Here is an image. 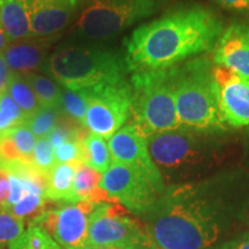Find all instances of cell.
<instances>
[{"label": "cell", "instance_id": "cell-5", "mask_svg": "<svg viewBox=\"0 0 249 249\" xmlns=\"http://www.w3.org/2000/svg\"><path fill=\"white\" fill-rule=\"evenodd\" d=\"M133 104L129 124L144 136L181 129L171 71L132 74Z\"/></svg>", "mask_w": 249, "mask_h": 249}, {"label": "cell", "instance_id": "cell-33", "mask_svg": "<svg viewBox=\"0 0 249 249\" xmlns=\"http://www.w3.org/2000/svg\"><path fill=\"white\" fill-rule=\"evenodd\" d=\"M8 179H9V193L8 197L6 200L4 207L1 208L2 210L7 211L9 208L13 207L14 204H17L18 201H21L26 196L28 193L24 188V185L22 180L18 178L15 174L8 173Z\"/></svg>", "mask_w": 249, "mask_h": 249}, {"label": "cell", "instance_id": "cell-36", "mask_svg": "<svg viewBox=\"0 0 249 249\" xmlns=\"http://www.w3.org/2000/svg\"><path fill=\"white\" fill-rule=\"evenodd\" d=\"M9 193V179L8 173L0 169V209L4 207Z\"/></svg>", "mask_w": 249, "mask_h": 249}, {"label": "cell", "instance_id": "cell-19", "mask_svg": "<svg viewBox=\"0 0 249 249\" xmlns=\"http://www.w3.org/2000/svg\"><path fill=\"white\" fill-rule=\"evenodd\" d=\"M81 161L99 173H104L112 164L111 152L105 139L90 132L87 134L82 141Z\"/></svg>", "mask_w": 249, "mask_h": 249}, {"label": "cell", "instance_id": "cell-38", "mask_svg": "<svg viewBox=\"0 0 249 249\" xmlns=\"http://www.w3.org/2000/svg\"><path fill=\"white\" fill-rule=\"evenodd\" d=\"M233 249H249V240L241 242V244L239 245L238 247H235V248H233Z\"/></svg>", "mask_w": 249, "mask_h": 249}, {"label": "cell", "instance_id": "cell-13", "mask_svg": "<svg viewBox=\"0 0 249 249\" xmlns=\"http://www.w3.org/2000/svg\"><path fill=\"white\" fill-rule=\"evenodd\" d=\"M181 129L148 136V150L155 164L166 169H176L200 160L201 155L196 149L193 136Z\"/></svg>", "mask_w": 249, "mask_h": 249}, {"label": "cell", "instance_id": "cell-14", "mask_svg": "<svg viewBox=\"0 0 249 249\" xmlns=\"http://www.w3.org/2000/svg\"><path fill=\"white\" fill-rule=\"evenodd\" d=\"M211 59L213 65L249 80V22H235L224 29Z\"/></svg>", "mask_w": 249, "mask_h": 249}, {"label": "cell", "instance_id": "cell-35", "mask_svg": "<svg viewBox=\"0 0 249 249\" xmlns=\"http://www.w3.org/2000/svg\"><path fill=\"white\" fill-rule=\"evenodd\" d=\"M224 8L249 13V0H217Z\"/></svg>", "mask_w": 249, "mask_h": 249}, {"label": "cell", "instance_id": "cell-23", "mask_svg": "<svg viewBox=\"0 0 249 249\" xmlns=\"http://www.w3.org/2000/svg\"><path fill=\"white\" fill-rule=\"evenodd\" d=\"M29 85L35 92L40 107L59 108L61 98V89L48 77L36 73L24 74Z\"/></svg>", "mask_w": 249, "mask_h": 249}, {"label": "cell", "instance_id": "cell-11", "mask_svg": "<svg viewBox=\"0 0 249 249\" xmlns=\"http://www.w3.org/2000/svg\"><path fill=\"white\" fill-rule=\"evenodd\" d=\"M219 112L226 126H249V80L229 68L213 65Z\"/></svg>", "mask_w": 249, "mask_h": 249}, {"label": "cell", "instance_id": "cell-7", "mask_svg": "<svg viewBox=\"0 0 249 249\" xmlns=\"http://www.w3.org/2000/svg\"><path fill=\"white\" fill-rule=\"evenodd\" d=\"M88 242L95 247L149 249L152 239L138 220L130 218L118 202L95 205L89 216Z\"/></svg>", "mask_w": 249, "mask_h": 249}, {"label": "cell", "instance_id": "cell-21", "mask_svg": "<svg viewBox=\"0 0 249 249\" xmlns=\"http://www.w3.org/2000/svg\"><path fill=\"white\" fill-rule=\"evenodd\" d=\"M7 92L22 110L27 119L40 108L35 92L22 74L13 71V75L7 87Z\"/></svg>", "mask_w": 249, "mask_h": 249}, {"label": "cell", "instance_id": "cell-12", "mask_svg": "<svg viewBox=\"0 0 249 249\" xmlns=\"http://www.w3.org/2000/svg\"><path fill=\"white\" fill-rule=\"evenodd\" d=\"M112 161L128 165L144 173L155 185L164 189L163 179L156 164L152 161L148 150L147 139L141 135L132 124L127 123L108 139Z\"/></svg>", "mask_w": 249, "mask_h": 249}, {"label": "cell", "instance_id": "cell-15", "mask_svg": "<svg viewBox=\"0 0 249 249\" xmlns=\"http://www.w3.org/2000/svg\"><path fill=\"white\" fill-rule=\"evenodd\" d=\"M29 15L33 35L57 34L70 22L82 0H21Z\"/></svg>", "mask_w": 249, "mask_h": 249}, {"label": "cell", "instance_id": "cell-32", "mask_svg": "<svg viewBox=\"0 0 249 249\" xmlns=\"http://www.w3.org/2000/svg\"><path fill=\"white\" fill-rule=\"evenodd\" d=\"M82 141H70L59 145L54 152L55 164H67L81 161Z\"/></svg>", "mask_w": 249, "mask_h": 249}, {"label": "cell", "instance_id": "cell-34", "mask_svg": "<svg viewBox=\"0 0 249 249\" xmlns=\"http://www.w3.org/2000/svg\"><path fill=\"white\" fill-rule=\"evenodd\" d=\"M12 75H13V71L9 68L4 53L0 52V93L7 91V87Z\"/></svg>", "mask_w": 249, "mask_h": 249}, {"label": "cell", "instance_id": "cell-31", "mask_svg": "<svg viewBox=\"0 0 249 249\" xmlns=\"http://www.w3.org/2000/svg\"><path fill=\"white\" fill-rule=\"evenodd\" d=\"M18 161H26L18 152L17 145L9 132L0 134V167L18 163Z\"/></svg>", "mask_w": 249, "mask_h": 249}, {"label": "cell", "instance_id": "cell-27", "mask_svg": "<svg viewBox=\"0 0 249 249\" xmlns=\"http://www.w3.org/2000/svg\"><path fill=\"white\" fill-rule=\"evenodd\" d=\"M9 134L13 138L15 145H17L18 152L22 156V158L28 163H33L34 148L36 144V136L31 132L26 123L18 124L13 129L8 130Z\"/></svg>", "mask_w": 249, "mask_h": 249}, {"label": "cell", "instance_id": "cell-18", "mask_svg": "<svg viewBox=\"0 0 249 249\" xmlns=\"http://www.w3.org/2000/svg\"><path fill=\"white\" fill-rule=\"evenodd\" d=\"M76 161L55 164L49 173V183L45 198L57 203H71V186L75 176Z\"/></svg>", "mask_w": 249, "mask_h": 249}, {"label": "cell", "instance_id": "cell-20", "mask_svg": "<svg viewBox=\"0 0 249 249\" xmlns=\"http://www.w3.org/2000/svg\"><path fill=\"white\" fill-rule=\"evenodd\" d=\"M102 181V173L96 171L82 161H76L75 176L71 186V203L91 200L93 193L99 188Z\"/></svg>", "mask_w": 249, "mask_h": 249}, {"label": "cell", "instance_id": "cell-17", "mask_svg": "<svg viewBox=\"0 0 249 249\" xmlns=\"http://www.w3.org/2000/svg\"><path fill=\"white\" fill-rule=\"evenodd\" d=\"M45 51V42H23L18 44H8L2 53L9 68L14 73L24 75V74L33 73L34 70L39 67L44 59Z\"/></svg>", "mask_w": 249, "mask_h": 249}, {"label": "cell", "instance_id": "cell-39", "mask_svg": "<svg viewBox=\"0 0 249 249\" xmlns=\"http://www.w3.org/2000/svg\"><path fill=\"white\" fill-rule=\"evenodd\" d=\"M149 249H161V248H157V247H155V246H152V247H150Z\"/></svg>", "mask_w": 249, "mask_h": 249}, {"label": "cell", "instance_id": "cell-30", "mask_svg": "<svg viewBox=\"0 0 249 249\" xmlns=\"http://www.w3.org/2000/svg\"><path fill=\"white\" fill-rule=\"evenodd\" d=\"M46 201L48 200L40 195L27 194L22 200L18 201L12 208H9L7 211L14 214L15 217L23 219V218L31 216V214H36L37 213L39 214L43 213L45 210Z\"/></svg>", "mask_w": 249, "mask_h": 249}, {"label": "cell", "instance_id": "cell-4", "mask_svg": "<svg viewBox=\"0 0 249 249\" xmlns=\"http://www.w3.org/2000/svg\"><path fill=\"white\" fill-rule=\"evenodd\" d=\"M48 71L60 85L71 90H91L117 85L129 73L124 55L101 48L70 46L51 55Z\"/></svg>", "mask_w": 249, "mask_h": 249}, {"label": "cell", "instance_id": "cell-16", "mask_svg": "<svg viewBox=\"0 0 249 249\" xmlns=\"http://www.w3.org/2000/svg\"><path fill=\"white\" fill-rule=\"evenodd\" d=\"M0 26L8 40L34 36L29 15L21 0H0Z\"/></svg>", "mask_w": 249, "mask_h": 249}, {"label": "cell", "instance_id": "cell-9", "mask_svg": "<svg viewBox=\"0 0 249 249\" xmlns=\"http://www.w3.org/2000/svg\"><path fill=\"white\" fill-rule=\"evenodd\" d=\"M101 188L123 207L136 213H145L163 192L144 173L118 161H112L103 173Z\"/></svg>", "mask_w": 249, "mask_h": 249}, {"label": "cell", "instance_id": "cell-24", "mask_svg": "<svg viewBox=\"0 0 249 249\" xmlns=\"http://www.w3.org/2000/svg\"><path fill=\"white\" fill-rule=\"evenodd\" d=\"M9 249H64L42 227L29 223L27 231L9 245Z\"/></svg>", "mask_w": 249, "mask_h": 249}, {"label": "cell", "instance_id": "cell-37", "mask_svg": "<svg viewBox=\"0 0 249 249\" xmlns=\"http://www.w3.org/2000/svg\"><path fill=\"white\" fill-rule=\"evenodd\" d=\"M8 38L6 36L4 29L0 26V52H4V50L8 46Z\"/></svg>", "mask_w": 249, "mask_h": 249}, {"label": "cell", "instance_id": "cell-8", "mask_svg": "<svg viewBox=\"0 0 249 249\" xmlns=\"http://www.w3.org/2000/svg\"><path fill=\"white\" fill-rule=\"evenodd\" d=\"M132 104L133 90L128 80L89 90L88 110L82 127L108 140L129 120Z\"/></svg>", "mask_w": 249, "mask_h": 249}, {"label": "cell", "instance_id": "cell-28", "mask_svg": "<svg viewBox=\"0 0 249 249\" xmlns=\"http://www.w3.org/2000/svg\"><path fill=\"white\" fill-rule=\"evenodd\" d=\"M33 164L42 173L49 174L55 165L53 145L48 138L38 139L36 141L33 154Z\"/></svg>", "mask_w": 249, "mask_h": 249}, {"label": "cell", "instance_id": "cell-3", "mask_svg": "<svg viewBox=\"0 0 249 249\" xmlns=\"http://www.w3.org/2000/svg\"><path fill=\"white\" fill-rule=\"evenodd\" d=\"M213 67V59L198 57L170 70L182 128L207 132L226 126L218 107Z\"/></svg>", "mask_w": 249, "mask_h": 249}, {"label": "cell", "instance_id": "cell-29", "mask_svg": "<svg viewBox=\"0 0 249 249\" xmlns=\"http://www.w3.org/2000/svg\"><path fill=\"white\" fill-rule=\"evenodd\" d=\"M23 219L0 209V244L13 242L23 233Z\"/></svg>", "mask_w": 249, "mask_h": 249}, {"label": "cell", "instance_id": "cell-22", "mask_svg": "<svg viewBox=\"0 0 249 249\" xmlns=\"http://www.w3.org/2000/svg\"><path fill=\"white\" fill-rule=\"evenodd\" d=\"M89 90H61V98L59 110L61 114L70 118L82 126L87 110H88Z\"/></svg>", "mask_w": 249, "mask_h": 249}, {"label": "cell", "instance_id": "cell-1", "mask_svg": "<svg viewBox=\"0 0 249 249\" xmlns=\"http://www.w3.org/2000/svg\"><path fill=\"white\" fill-rule=\"evenodd\" d=\"M222 21L200 5L180 7L144 23L126 39L129 73L165 71L213 51L222 36Z\"/></svg>", "mask_w": 249, "mask_h": 249}, {"label": "cell", "instance_id": "cell-26", "mask_svg": "<svg viewBox=\"0 0 249 249\" xmlns=\"http://www.w3.org/2000/svg\"><path fill=\"white\" fill-rule=\"evenodd\" d=\"M27 118L7 91L0 93V134L26 123Z\"/></svg>", "mask_w": 249, "mask_h": 249}, {"label": "cell", "instance_id": "cell-10", "mask_svg": "<svg viewBox=\"0 0 249 249\" xmlns=\"http://www.w3.org/2000/svg\"><path fill=\"white\" fill-rule=\"evenodd\" d=\"M95 203L88 201L64 203L45 209L30 223L42 227L64 249H83L88 245L89 216Z\"/></svg>", "mask_w": 249, "mask_h": 249}, {"label": "cell", "instance_id": "cell-2", "mask_svg": "<svg viewBox=\"0 0 249 249\" xmlns=\"http://www.w3.org/2000/svg\"><path fill=\"white\" fill-rule=\"evenodd\" d=\"M145 213L149 234L161 249H205L219 233L203 202L186 188L167 192Z\"/></svg>", "mask_w": 249, "mask_h": 249}, {"label": "cell", "instance_id": "cell-6", "mask_svg": "<svg viewBox=\"0 0 249 249\" xmlns=\"http://www.w3.org/2000/svg\"><path fill=\"white\" fill-rule=\"evenodd\" d=\"M170 0H89L77 18L80 33L89 38L113 36L157 13Z\"/></svg>", "mask_w": 249, "mask_h": 249}, {"label": "cell", "instance_id": "cell-25", "mask_svg": "<svg viewBox=\"0 0 249 249\" xmlns=\"http://www.w3.org/2000/svg\"><path fill=\"white\" fill-rule=\"evenodd\" d=\"M60 116L61 112L59 108L40 107L36 113L28 118L26 124L36 138H48L50 133L57 127Z\"/></svg>", "mask_w": 249, "mask_h": 249}]
</instances>
